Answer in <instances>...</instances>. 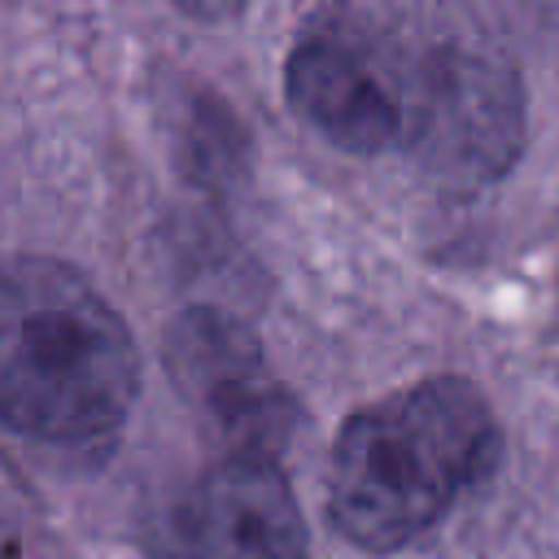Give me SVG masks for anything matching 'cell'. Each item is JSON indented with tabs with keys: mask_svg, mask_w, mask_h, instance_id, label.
<instances>
[{
	"mask_svg": "<svg viewBox=\"0 0 559 559\" xmlns=\"http://www.w3.org/2000/svg\"><path fill=\"white\" fill-rule=\"evenodd\" d=\"M140 389L122 314L66 262L0 258V419L35 441L109 437Z\"/></svg>",
	"mask_w": 559,
	"mask_h": 559,
	"instance_id": "cell-1",
	"label": "cell"
},
{
	"mask_svg": "<svg viewBox=\"0 0 559 559\" xmlns=\"http://www.w3.org/2000/svg\"><path fill=\"white\" fill-rule=\"evenodd\" d=\"M498 463V424L467 380H424L362 406L336 437L328 515L362 550L432 528Z\"/></svg>",
	"mask_w": 559,
	"mask_h": 559,
	"instance_id": "cell-2",
	"label": "cell"
},
{
	"mask_svg": "<svg viewBox=\"0 0 559 559\" xmlns=\"http://www.w3.org/2000/svg\"><path fill=\"white\" fill-rule=\"evenodd\" d=\"M157 559H306V524L275 459L223 454L153 520Z\"/></svg>",
	"mask_w": 559,
	"mask_h": 559,
	"instance_id": "cell-3",
	"label": "cell"
},
{
	"mask_svg": "<svg viewBox=\"0 0 559 559\" xmlns=\"http://www.w3.org/2000/svg\"><path fill=\"white\" fill-rule=\"evenodd\" d=\"M166 367L179 393L210 419L227 454L275 459L297 406L271 376L262 345L218 310H183L166 332Z\"/></svg>",
	"mask_w": 559,
	"mask_h": 559,
	"instance_id": "cell-4",
	"label": "cell"
},
{
	"mask_svg": "<svg viewBox=\"0 0 559 559\" xmlns=\"http://www.w3.org/2000/svg\"><path fill=\"white\" fill-rule=\"evenodd\" d=\"M406 135L419 140L432 166L459 175H493L520 144V96L502 66L441 52L428 61Z\"/></svg>",
	"mask_w": 559,
	"mask_h": 559,
	"instance_id": "cell-5",
	"label": "cell"
},
{
	"mask_svg": "<svg viewBox=\"0 0 559 559\" xmlns=\"http://www.w3.org/2000/svg\"><path fill=\"white\" fill-rule=\"evenodd\" d=\"M284 87L293 109L319 135L349 153H380L406 140V105L389 92L380 70L345 39H301L288 57Z\"/></svg>",
	"mask_w": 559,
	"mask_h": 559,
	"instance_id": "cell-6",
	"label": "cell"
}]
</instances>
